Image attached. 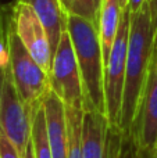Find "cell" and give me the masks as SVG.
I'll list each match as a JSON object with an SVG mask.
<instances>
[{
	"label": "cell",
	"instance_id": "cell-10",
	"mask_svg": "<svg viewBox=\"0 0 157 158\" xmlns=\"http://www.w3.org/2000/svg\"><path fill=\"white\" fill-rule=\"evenodd\" d=\"M110 125L102 112H83L81 147L82 158H108Z\"/></svg>",
	"mask_w": 157,
	"mask_h": 158
},
{
	"label": "cell",
	"instance_id": "cell-18",
	"mask_svg": "<svg viewBox=\"0 0 157 158\" xmlns=\"http://www.w3.org/2000/svg\"><path fill=\"white\" fill-rule=\"evenodd\" d=\"M147 3V0H128V10L131 11V14H136L145 4Z\"/></svg>",
	"mask_w": 157,
	"mask_h": 158
},
{
	"label": "cell",
	"instance_id": "cell-22",
	"mask_svg": "<svg viewBox=\"0 0 157 158\" xmlns=\"http://www.w3.org/2000/svg\"><path fill=\"white\" fill-rule=\"evenodd\" d=\"M0 74H2V69H0Z\"/></svg>",
	"mask_w": 157,
	"mask_h": 158
},
{
	"label": "cell",
	"instance_id": "cell-15",
	"mask_svg": "<svg viewBox=\"0 0 157 158\" xmlns=\"http://www.w3.org/2000/svg\"><path fill=\"white\" fill-rule=\"evenodd\" d=\"M67 132H68V158H82L81 133H82L83 110L66 106Z\"/></svg>",
	"mask_w": 157,
	"mask_h": 158
},
{
	"label": "cell",
	"instance_id": "cell-16",
	"mask_svg": "<svg viewBox=\"0 0 157 158\" xmlns=\"http://www.w3.org/2000/svg\"><path fill=\"white\" fill-rule=\"evenodd\" d=\"M67 14L82 17L95 22L99 28V17L103 0H61Z\"/></svg>",
	"mask_w": 157,
	"mask_h": 158
},
{
	"label": "cell",
	"instance_id": "cell-17",
	"mask_svg": "<svg viewBox=\"0 0 157 158\" xmlns=\"http://www.w3.org/2000/svg\"><path fill=\"white\" fill-rule=\"evenodd\" d=\"M147 4L150 8V17H152V24L155 29V52L157 56V0H147Z\"/></svg>",
	"mask_w": 157,
	"mask_h": 158
},
{
	"label": "cell",
	"instance_id": "cell-21",
	"mask_svg": "<svg viewBox=\"0 0 157 158\" xmlns=\"http://www.w3.org/2000/svg\"><path fill=\"white\" fill-rule=\"evenodd\" d=\"M155 150H157V140H156V146H155Z\"/></svg>",
	"mask_w": 157,
	"mask_h": 158
},
{
	"label": "cell",
	"instance_id": "cell-20",
	"mask_svg": "<svg viewBox=\"0 0 157 158\" xmlns=\"http://www.w3.org/2000/svg\"><path fill=\"white\" fill-rule=\"evenodd\" d=\"M2 85H3V69H2V74H0V94H2Z\"/></svg>",
	"mask_w": 157,
	"mask_h": 158
},
{
	"label": "cell",
	"instance_id": "cell-11",
	"mask_svg": "<svg viewBox=\"0 0 157 158\" xmlns=\"http://www.w3.org/2000/svg\"><path fill=\"white\" fill-rule=\"evenodd\" d=\"M22 2L28 3L35 10L43 24L49 36L53 57L61 35L67 28V13L63 7V2L61 0H22Z\"/></svg>",
	"mask_w": 157,
	"mask_h": 158
},
{
	"label": "cell",
	"instance_id": "cell-19",
	"mask_svg": "<svg viewBox=\"0 0 157 158\" xmlns=\"http://www.w3.org/2000/svg\"><path fill=\"white\" fill-rule=\"evenodd\" d=\"M120 4H121V7H122V8H127V6H128V0H120Z\"/></svg>",
	"mask_w": 157,
	"mask_h": 158
},
{
	"label": "cell",
	"instance_id": "cell-2",
	"mask_svg": "<svg viewBox=\"0 0 157 158\" xmlns=\"http://www.w3.org/2000/svg\"><path fill=\"white\" fill-rule=\"evenodd\" d=\"M67 29L74 46L83 89V112L97 111L106 115L104 75L99 28L82 17L67 14Z\"/></svg>",
	"mask_w": 157,
	"mask_h": 158
},
{
	"label": "cell",
	"instance_id": "cell-7",
	"mask_svg": "<svg viewBox=\"0 0 157 158\" xmlns=\"http://www.w3.org/2000/svg\"><path fill=\"white\" fill-rule=\"evenodd\" d=\"M11 18L14 29L22 44L27 47L32 58L43 71L50 75L52 68V47L47 32L38 14L28 3L15 0L11 6Z\"/></svg>",
	"mask_w": 157,
	"mask_h": 158
},
{
	"label": "cell",
	"instance_id": "cell-6",
	"mask_svg": "<svg viewBox=\"0 0 157 158\" xmlns=\"http://www.w3.org/2000/svg\"><path fill=\"white\" fill-rule=\"evenodd\" d=\"M32 129L31 110L19 97L11 77L10 67L3 69V85L0 94V131L11 140L21 157L28 147Z\"/></svg>",
	"mask_w": 157,
	"mask_h": 158
},
{
	"label": "cell",
	"instance_id": "cell-5",
	"mask_svg": "<svg viewBox=\"0 0 157 158\" xmlns=\"http://www.w3.org/2000/svg\"><path fill=\"white\" fill-rule=\"evenodd\" d=\"M50 89L67 107L83 110V89L74 46L68 29H64L56 53L52 57Z\"/></svg>",
	"mask_w": 157,
	"mask_h": 158
},
{
	"label": "cell",
	"instance_id": "cell-13",
	"mask_svg": "<svg viewBox=\"0 0 157 158\" xmlns=\"http://www.w3.org/2000/svg\"><path fill=\"white\" fill-rule=\"evenodd\" d=\"M32 115V129H31V140L33 144L35 158H52L47 137L46 115H45L43 103L36 106L31 111Z\"/></svg>",
	"mask_w": 157,
	"mask_h": 158
},
{
	"label": "cell",
	"instance_id": "cell-8",
	"mask_svg": "<svg viewBox=\"0 0 157 158\" xmlns=\"http://www.w3.org/2000/svg\"><path fill=\"white\" fill-rule=\"evenodd\" d=\"M131 139L141 148L153 150L157 140V57L153 61L141 112Z\"/></svg>",
	"mask_w": 157,
	"mask_h": 158
},
{
	"label": "cell",
	"instance_id": "cell-23",
	"mask_svg": "<svg viewBox=\"0 0 157 158\" xmlns=\"http://www.w3.org/2000/svg\"><path fill=\"white\" fill-rule=\"evenodd\" d=\"M0 14H2V10H0Z\"/></svg>",
	"mask_w": 157,
	"mask_h": 158
},
{
	"label": "cell",
	"instance_id": "cell-4",
	"mask_svg": "<svg viewBox=\"0 0 157 158\" xmlns=\"http://www.w3.org/2000/svg\"><path fill=\"white\" fill-rule=\"evenodd\" d=\"M131 11L122 10L116 40L110 52V57L106 67L104 75V97H106V118L110 129L120 133V118H121L122 92H124L125 69H127L128 39H129Z\"/></svg>",
	"mask_w": 157,
	"mask_h": 158
},
{
	"label": "cell",
	"instance_id": "cell-24",
	"mask_svg": "<svg viewBox=\"0 0 157 158\" xmlns=\"http://www.w3.org/2000/svg\"><path fill=\"white\" fill-rule=\"evenodd\" d=\"M156 57H157V56H156Z\"/></svg>",
	"mask_w": 157,
	"mask_h": 158
},
{
	"label": "cell",
	"instance_id": "cell-14",
	"mask_svg": "<svg viewBox=\"0 0 157 158\" xmlns=\"http://www.w3.org/2000/svg\"><path fill=\"white\" fill-rule=\"evenodd\" d=\"M108 158H157V150L138 147L132 139H125L121 133L110 129Z\"/></svg>",
	"mask_w": 157,
	"mask_h": 158
},
{
	"label": "cell",
	"instance_id": "cell-12",
	"mask_svg": "<svg viewBox=\"0 0 157 158\" xmlns=\"http://www.w3.org/2000/svg\"><path fill=\"white\" fill-rule=\"evenodd\" d=\"M122 10L124 8L120 4V0H103L102 3V10H100L99 17V36L106 67H107V61L110 57L111 47L116 40Z\"/></svg>",
	"mask_w": 157,
	"mask_h": 158
},
{
	"label": "cell",
	"instance_id": "cell-1",
	"mask_svg": "<svg viewBox=\"0 0 157 158\" xmlns=\"http://www.w3.org/2000/svg\"><path fill=\"white\" fill-rule=\"evenodd\" d=\"M155 58V29L149 4L146 3L136 14H131L127 69L120 118V133L125 139L132 137Z\"/></svg>",
	"mask_w": 157,
	"mask_h": 158
},
{
	"label": "cell",
	"instance_id": "cell-3",
	"mask_svg": "<svg viewBox=\"0 0 157 158\" xmlns=\"http://www.w3.org/2000/svg\"><path fill=\"white\" fill-rule=\"evenodd\" d=\"M6 32H7L10 71L19 97L32 111L43 103V98L50 90V77L32 58L27 47L22 44L14 29L11 10L6 11Z\"/></svg>",
	"mask_w": 157,
	"mask_h": 158
},
{
	"label": "cell",
	"instance_id": "cell-9",
	"mask_svg": "<svg viewBox=\"0 0 157 158\" xmlns=\"http://www.w3.org/2000/svg\"><path fill=\"white\" fill-rule=\"evenodd\" d=\"M46 115L47 137L52 158H68V132H67L66 104L52 89L43 98Z\"/></svg>",
	"mask_w": 157,
	"mask_h": 158
}]
</instances>
